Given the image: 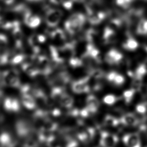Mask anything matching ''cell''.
Instances as JSON below:
<instances>
[{
    "label": "cell",
    "mask_w": 147,
    "mask_h": 147,
    "mask_svg": "<svg viewBox=\"0 0 147 147\" xmlns=\"http://www.w3.org/2000/svg\"><path fill=\"white\" fill-rule=\"evenodd\" d=\"M22 67L23 70L31 77H35L40 74L38 67L31 63H24Z\"/></svg>",
    "instance_id": "cell-19"
},
{
    "label": "cell",
    "mask_w": 147,
    "mask_h": 147,
    "mask_svg": "<svg viewBox=\"0 0 147 147\" xmlns=\"http://www.w3.org/2000/svg\"><path fill=\"white\" fill-rule=\"evenodd\" d=\"M86 17L84 14L76 13L71 15L67 22L69 25V28L74 33H77L82 29L86 22Z\"/></svg>",
    "instance_id": "cell-3"
},
{
    "label": "cell",
    "mask_w": 147,
    "mask_h": 147,
    "mask_svg": "<svg viewBox=\"0 0 147 147\" xmlns=\"http://www.w3.org/2000/svg\"><path fill=\"white\" fill-rule=\"evenodd\" d=\"M61 3H62L63 7L67 10L71 9L73 6V1L72 0H63Z\"/></svg>",
    "instance_id": "cell-33"
},
{
    "label": "cell",
    "mask_w": 147,
    "mask_h": 147,
    "mask_svg": "<svg viewBox=\"0 0 147 147\" xmlns=\"http://www.w3.org/2000/svg\"><path fill=\"white\" fill-rule=\"evenodd\" d=\"M24 19L25 24L32 28H36L41 23V19L39 17L33 15L31 12L24 17Z\"/></svg>",
    "instance_id": "cell-17"
},
{
    "label": "cell",
    "mask_w": 147,
    "mask_h": 147,
    "mask_svg": "<svg viewBox=\"0 0 147 147\" xmlns=\"http://www.w3.org/2000/svg\"><path fill=\"white\" fill-rule=\"evenodd\" d=\"M90 77L89 75L79 80L75 81L71 83V89L76 94L88 93L91 91Z\"/></svg>",
    "instance_id": "cell-4"
},
{
    "label": "cell",
    "mask_w": 147,
    "mask_h": 147,
    "mask_svg": "<svg viewBox=\"0 0 147 147\" xmlns=\"http://www.w3.org/2000/svg\"><path fill=\"white\" fill-rule=\"evenodd\" d=\"M59 103L63 107L71 109L73 106L74 100L72 96L65 92L59 99Z\"/></svg>",
    "instance_id": "cell-20"
},
{
    "label": "cell",
    "mask_w": 147,
    "mask_h": 147,
    "mask_svg": "<svg viewBox=\"0 0 147 147\" xmlns=\"http://www.w3.org/2000/svg\"><path fill=\"white\" fill-rule=\"evenodd\" d=\"M144 49H145V51L147 53V43H146L145 45H144Z\"/></svg>",
    "instance_id": "cell-38"
},
{
    "label": "cell",
    "mask_w": 147,
    "mask_h": 147,
    "mask_svg": "<svg viewBox=\"0 0 147 147\" xmlns=\"http://www.w3.org/2000/svg\"><path fill=\"white\" fill-rule=\"evenodd\" d=\"M136 92L137 91L132 88H130L128 90H125L123 92V97L125 103L129 104L131 102Z\"/></svg>",
    "instance_id": "cell-26"
},
{
    "label": "cell",
    "mask_w": 147,
    "mask_h": 147,
    "mask_svg": "<svg viewBox=\"0 0 147 147\" xmlns=\"http://www.w3.org/2000/svg\"><path fill=\"white\" fill-rule=\"evenodd\" d=\"M134 0H115L117 5L123 8L127 9L130 6Z\"/></svg>",
    "instance_id": "cell-32"
},
{
    "label": "cell",
    "mask_w": 147,
    "mask_h": 147,
    "mask_svg": "<svg viewBox=\"0 0 147 147\" xmlns=\"http://www.w3.org/2000/svg\"><path fill=\"white\" fill-rule=\"evenodd\" d=\"M119 141V137L114 134L106 131L100 133L99 144L102 147H115Z\"/></svg>",
    "instance_id": "cell-6"
},
{
    "label": "cell",
    "mask_w": 147,
    "mask_h": 147,
    "mask_svg": "<svg viewBox=\"0 0 147 147\" xmlns=\"http://www.w3.org/2000/svg\"><path fill=\"white\" fill-rule=\"evenodd\" d=\"M105 77L108 82L115 85V86H121L125 83L124 76L117 71L109 72L105 76Z\"/></svg>",
    "instance_id": "cell-13"
},
{
    "label": "cell",
    "mask_w": 147,
    "mask_h": 147,
    "mask_svg": "<svg viewBox=\"0 0 147 147\" xmlns=\"http://www.w3.org/2000/svg\"><path fill=\"white\" fill-rule=\"evenodd\" d=\"M104 125L106 127H116L121 124L119 119L111 115H106L103 121Z\"/></svg>",
    "instance_id": "cell-21"
},
{
    "label": "cell",
    "mask_w": 147,
    "mask_h": 147,
    "mask_svg": "<svg viewBox=\"0 0 147 147\" xmlns=\"http://www.w3.org/2000/svg\"><path fill=\"white\" fill-rule=\"evenodd\" d=\"M73 1H75V2H76L78 3H82L84 2L85 1V0H72Z\"/></svg>",
    "instance_id": "cell-37"
},
{
    "label": "cell",
    "mask_w": 147,
    "mask_h": 147,
    "mask_svg": "<svg viewBox=\"0 0 147 147\" xmlns=\"http://www.w3.org/2000/svg\"><path fill=\"white\" fill-rule=\"evenodd\" d=\"M15 128L18 136L23 141H24L27 138L34 135V129L26 121L23 120L18 121L16 123Z\"/></svg>",
    "instance_id": "cell-2"
},
{
    "label": "cell",
    "mask_w": 147,
    "mask_h": 147,
    "mask_svg": "<svg viewBox=\"0 0 147 147\" xmlns=\"http://www.w3.org/2000/svg\"><path fill=\"white\" fill-rule=\"evenodd\" d=\"M116 38V32L115 29L110 26H107L104 29L103 34V40L106 45L111 44L115 42Z\"/></svg>",
    "instance_id": "cell-15"
},
{
    "label": "cell",
    "mask_w": 147,
    "mask_h": 147,
    "mask_svg": "<svg viewBox=\"0 0 147 147\" xmlns=\"http://www.w3.org/2000/svg\"><path fill=\"white\" fill-rule=\"evenodd\" d=\"M37 38L39 43H43L46 40V37L43 35H37Z\"/></svg>",
    "instance_id": "cell-34"
},
{
    "label": "cell",
    "mask_w": 147,
    "mask_h": 147,
    "mask_svg": "<svg viewBox=\"0 0 147 147\" xmlns=\"http://www.w3.org/2000/svg\"><path fill=\"white\" fill-rule=\"evenodd\" d=\"M136 32L140 35H147V19H141L137 24Z\"/></svg>",
    "instance_id": "cell-22"
},
{
    "label": "cell",
    "mask_w": 147,
    "mask_h": 147,
    "mask_svg": "<svg viewBox=\"0 0 147 147\" xmlns=\"http://www.w3.org/2000/svg\"><path fill=\"white\" fill-rule=\"evenodd\" d=\"M123 142L127 147H142L141 139L138 133H129L123 137Z\"/></svg>",
    "instance_id": "cell-8"
},
{
    "label": "cell",
    "mask_w": 147,
    "mask_h": 147,
    "mask_svg": "<svg viewBox=\"0 0 147 147\" xmlns=\"http://www.w3.org/2000/svg\"><path fill=\"white\" fill-rule=\"evenodd\" d=\"M25 59V56L23 54H18L11 59L10 63L13 65H17L21 63Z\"/></svg>",
    "instance_id": "cell-31"
},
{
    "label": "cell",
    "mask_w": 147,
    "mask_h": 147,
    "mask_svg": "<svg viewBox=\"0 0 147 147\" xmlns=\"http://www.w3.org/2000/svg\"><path fill=\"white\" fill-rule=\"evenodd\" d=\"M69 63L71 67L73 68L80 67L84 65L82 59H80L79 58L74 57H71L69 59Z\"/></svg>",
    "instance_id": "cell-29"
},
{
    "label": "cell",
    "mask_w": 147,
    "mask_h": 147,
    "mask_svg": "<svg viewBox=\"0 0 147 147\" xmlns=\"http://www.w3.org/2000/svg\"><path fill=\"white\" fill-rule=\"evenodd\" d=\"M96 135L95 129L92 127H88L77 133V138L82 143H90L93 140Z\"/></svg>",
    "instance_id": "cell-9"
},
{
    "label": "cell",
    "mask_w": 147,
    "mask_h": 147,
    "mask_svg": "<svg viewBox=\"0 0 147 147\" xmlns=\"http://www.w3.org/2000/svg\"><path fill=\"white\" fill-rule=\"evenodd\" d=\"M3 84L14 88L20 87L18 71L16 69H9L4 71L2 75Z\"/></svg>",
    "instance_id": "cell-1"
},
{
    "label": "cell",
    "mask_w": 147,
    "mask_h": 147,
    "mask_svg": "<svg viewBox=\"0 0 147 147\" xmlns=\"http://www.w3.org/2000/svg\"><path fill=\"white\" fill-rule=\"evenodd\" d=\"M50 36L53 39L57 40H64L65 36L63 31L61 29H56L50 33Z\"/></svg>",
    "instance_id": "cell-27"
},
{
    "label": "cell",
    "mask_w": 147,
    "mask_h": 147,
    "mask_svg": "<svg viewBox=\"0 0 147 147\" xmlns=\"http://www.w3.org/2000/svg\"><path fill=\"white\" fill-rule=\"evenodd\" d=\"M65 92V89L64 87L55 86L53 87L51 89V96L53 100L59 101V99Z\"/></svg>",
    "instance_id": "cell-23"
},
{
    "label": "cell",
    "mask_w": 147,
    "mask_h": 147,
    "mask_svg": "<svg viewBox=\"0 0 147 147\" xmlns=\"http://www.w3.org/2000/svg\"><path fill=\"white\" fill-rule=\"evenodd\" d=\"M121 125L127 127H136L140 123L139 119L133 113H127L123 115L119 119Z\"/></svg>",
    "instance_id": "cell-10"
},
{
    "label": "cell",
    "mask_w": 147,
    "mask_h": 147,
    "mask_svg": "<svg viewBox=\"0 0 147 147\" xmlns=\"http://www.w3.org/2000/svg\"><path fill=\"white\" fill-rule=\"evenodd\" d=\"M4 107L7 112L17 113L20 110V105L19 101L10 97H7L4 102Z\"/></svg>",
    "instance_id": "cell-11"
},
{
    "label": "cell",
    "mask_w": 147,
    "mask_h": 147,
    "mask_svg": "<svg viewBox=\"0 0 147 147\" xmlns=\"http://www.w3.org/2000/svg\"><path fill=\"white\" fill-rule=\"evenodd\" d=\"M21 101L23 106L29 110H33L36 107L37 104L35 99L31 95L22 94Z\"/></svg>",
    "instance_id": "cell-16"
},
{
    "label": "cell",
    "mask_w": 147,
    "mask_h": 147,
    "mask_svg": "<svg viewBox=\"0 0 147 147\" xmlns=\"http://www.w3.org/2000/svg\"><path fill=\"white\" fill-rule=\"evenodd\" d=\"M40 142L37 137H35L34 135L27 138L23 141V147H38Z\"/></svg>",
    "instance_id": "cell-24"
},
{
    "label": "cell",
    "mask_w": 147,
    "mask_h": 147,
    "mask_svg": "<svg viewBox=\"0 0 147 147\" xmlns=\"http://www.w3.org/2000/svg\"><path fill=\"white\" fill-rule=\"evenodd\" d=\"M17 142L10 134L3 132L0 134V147H15Z\"/></svg>",
    "instance_id": "cell-12"
},
{
    "label": "cell",
    "mask_w": 147,
    "mask_h": 147,
    "mask_svg": "<svg viewBox=\"0 0 147 147\" xmlns=\"http://www.w3.org/2000/svg\"><path fill=\"white\" fill-rule=\"evenodd\" d=\"M86 108L92 115L96 113L100 107V102L98 98L93 95H89L86 99Z\"/></svg>",
    "instance_id": "cell-14"
},
{
    "label": "cell",
    "mask_w": 147,
    "mask_h": 147,
    "mask_svg": "<svg viewBox=\"0 0 147 147\" xmlns=\"http://www.w3.org/2000/svg\"><path fill=\"white\" fill-rule=\"evenodd\" d=\"M127 36V39L123 43V48L129 51H135L139 47V43L131 34H128Z\"/></svg>",
    "instance_id": "cell-18"
},
{
    "label": "cell",
    "mask_w": 147,
    "mask_h": 147,
    "mask_svg": "<svg viewBox=\"0 0 147 147\" xmlns=\"http://www.w3.org/2000/svg\"><path fill=\"white\" fill-rule=\"evenodd\" d=\"M137 113L141 115H145L147 113V103L143 102L138 104L136 107Z\"/></svg>",
    "instance_id": "cell-30"
},
{
    "label": "cell",
    "mask_w": 147,
    "mask_h": 147,
    "mask_svg": "<svg viewBox=\"0 0 147 147\" xmlns=\"http://www.w3.org/2000/svg\"><path fill=\"white\" fill-rule=\"evenodd\" d=\"M3 2L6 4L10 5L12 4L14 2L15 0H2Z\"/></svg>",
    "instance_id": "cell-35"
},
{
    "label": "cell",
    "mask_w": 147,
    "mask_h": 147,
    "mask_svg": "<svg viewBox=\"0 0 147 147\" xmlns=\"http://www.w3.org/2000/svg\"><path fill=\"white\" fill-rule=\"evenodd\" d=\"M142 63H143L144 67L145 68V69H146V70L147 71V59H146V60Z\"/></svg>",
    "instance_id": "cell-36"
},
{
    "label": "cell",
    "mask_w": 147,
    "mask_h": 147,
    "mask_svg": "<svg viewBox=\"0 0 147 147\" xmlns=\"http://www.w3.org/2000/svg\"><path fill=\"white\" fill-rule=\"evenodd\" d=\"M119 98L115 96V95L113 94H108L105 96H104V98L103 99V101L105 104L107 105H113L119 101Z\"/></svg>",
    "instance_id": "cell-28"
},
{
    "label": "cell",
    "mask_w": 147,
    "mask_h": 147,
    "mask_svg": "<svg viewBox=\"0 0 147 147\" xmlns=\"http://www.w3.org/2000/svg\"><path fill=\"white\" fill-rule=\"evenodd\" d=\"M63 12L57 9H49L47 11L45 16V21L49 26L53 28L57 26L59 23Z\"/></svg>",
    "instance_id": "cell-5"
},
{
    "label": "cell",
    "mask_w": 147,
    "mask_h": 147,
    "mask_svg": "<svg viewBox=\"0 0 147 147\" xmlns=\"http://www.w3.org/2000/svg\"><path fill=\"white\" fill-rule=\"evenodd\" d=\"M29 1H31V2H37V1H39L40 0H28Z\"/></svg>",
    "instance_id": "cell-39"
},
{
    "label": "cell",
    "mask_w": 147,
    "mask_h": 147,
    "mask_svg": "<svg viewBox=\"0 0 147 147\" xmlns=\"http://www.w3.org/2000/svg\"><path fill=\"white\" fill-rule=\"evenodd\" d=\"M123 56L118 50L113 49L107 53L105 57V61L110 65H117L123 60Z\"/></svg>",
    "instance_id": "cell-7"
},
{
    "label": "cell",
    "mask_w": 147,
    "mask_h": 147,
    "mask_svg": "<svg viewBox=\"0 0 147 147\" xmlns=\"http://www.w3.org/2000/svg\"><path fill=\"white\" fill-rule=\"evenodd\" d=\"M63 147H78V141L70 136H65L63 139Z\"/></svg>",
    "instance_id": "cell-25"
}]
</instances>
